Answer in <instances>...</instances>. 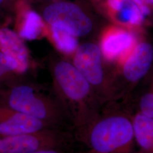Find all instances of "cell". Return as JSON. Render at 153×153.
I'll list each match as a JSON object with an SVG mask.
<instances>
[{
    "instance_id": "cell-1",
    "label": "cell",
    "mask_w": 153,
    "mask_h": 153,
    "mask_svg": "<svg viewBox=\"0 0 153 153\" xmlns=\"http://www.w3.org/2000/svg\"><path fill=\"white\" fill-rule=\"evenodd\" d=\"M74 135L98 153H131L135 144L132 119L120 114H98Z\"/></svg>"
},
{
    "instance_id": "cell-2",
    "label": "cell",
    "mask_w": 153,
    "mask_h": 153,
    "mask_svg": "<svg viewBox=\"0 0 153 153\" xmlns=\"http://www.w3.org/2000/svg\"><path fill=\"white\" fill-rule=\"evenodd\" d=\"M0 103L56 129H73L59 102L39 93L30 85H16L0 90Z\"/></svg>"
},
{
    "instance_id": "cell-3",
    "label": "cell",
    "mask_w": 153,
    "mask_h": 153,
    "mask_svg": "<svg viewBox=\"0 0 153 153\" xmlns=\"http://www.w3.org/2000/svg\"><path fill=\"white\" fill-rule=\"evenodd\" d=\"M75 137L71 131L47 128L22 134L0 136V153H26L46 149L66 150Z\"/></svg>"
},
{
    "instance_id": "cell-4",
    "label": "cell",
    "mask_w": 153,
    "mask_h": 153,
    "mask_svg": "<svg viewBox=\"0 0 153 153\" xmlns=\"http://www.w3.org/2000/svg\"><path fill=\"white\" fill-rule=\"evenodd\" d=\"M44 19L51 26H61L76 37L84 36L93 28L90 19L75 4L57 2L48 6L43 11Z\"/></svg>"
},
{
    "instance_id": "cell-5",
    "label": "cell",
    "mask_w": 153,
    "mask_h": 153,
    "mask_svg": "<svg viewBox=\"0 0 153 153\" xmlns=\"http://www.w3.org/2000/svg\"><path fill=\"white\" fill-rule=\"evenodd\" d=\"M47 128H54L0 103V136L33 133Z\"/></svg>"
},
{
    "instance_id": "cell-6",
    "label": "cell",
    "mask_w": 153,
    "mask_h": 153,
    "mask_svg": "<svg viewBox=\"0 0 153 153\" xmlns=\"http://www.w3.org/2000/svg\"><path fill=\"white\" fill-rule=\"evenodd\" d=\"M74 65L91 86H99L103 82L101 52L93 43L82 44L76 49Z\"/></svg>"
},
{
    "instance_id": "cell-7",
    "label": "cell",
    "mask_w": 153,
    "mask_h": 153,
    "mask_svg": "<svg viewBox=\"0 0 153 153\" xmlns=\"http://www.w3.org/2000/svg\"><path fill=\"white\" fill-rule=\"evenodd\" d=\"M153 60V48L148 43L138 44L124 66V75L131 82L141 79L148 73Z\"/></svg>"
},
{
    "instance_id": "cell-8",
    "label": "cell",
    "mask_w": 153,
    "mask_h": 153,
    "mask_svg": "<svg viewBox=\"0 0 153 153\" xmlns=\"http://www.w3.org/2000/svg\"><path fill=\"white\" fill-rule=\"evenodd\" d=\"M0 51L16 61L18 73H22L27 69L28 59L26 48L19 35L9 28H0Z\"/></svg>"
},
{
    "instance_id": "cell-9",
    "label": "cell",
    "mask_w": 153,
    "mask_h": 153,
    "mask_svg": "<svg viewBox=\"0 0 153 153\" xmlns=\"http://www.w3.org/2000/svg\"><path fill=\"white\" fill-rule=\"evenodd\" d=\"M135 39L130 33L121 29L112 30L107 33L102 42V51L104 57L113 60L131 51Z\"/></svg>"
},
{
    "instance_id": "cell-10",
    "label": "cell",
    "mask_w": 153,
    "mask_h": 153,
    "mask_svg": "<svg viewBox=\"0 0 153 153\" xmlns=\"http://www.w3.org/2000/svg\"><path fill=\"white\" fill-rule=\"evenodd\" d=\"M131 119L135 143L142 153H153V119L138 112Z\"/></svg>"
},
{
    "instance_id": "cell-11",
    "label": "cell",
    "mask_w": 153,
    "mask_h": 153,
    "mask_svg": "<svg viewBox=\"0 0 153 153\" xmlns=\"http://www.w3.org/2000/svg\"><path fill=\"white\" fill-rule=\"evenodd\" d=\"M43 25L42 19L38 13L33 11H28L25 15L19 35L21 38L28 40H34L42 33Z\"/></svg>"
},
{
    "instance_id": "cell-12",
    "label": "cell",
    "mask_w": 153,
    "mask_h": 153,
    "mask_svg": "<svg viewBox=\"0 0 153 153\" xmlns=\"http://www.w3.org/2000/svg\"><path fill=\"white\" fill-rule=\"evenodd\" d=\"M51 29L53 38L58 49L66 53H71L76 50L78 47L76 36L58 25L51 26Z\"/></svg>"
},
{
    "instance_id": "cell-13",
    "label": "cell",
    "mask_w": 153,
    "mask_h": 153,
    "mask_svg": "<svg viewBox=\"0 0 153 153\" xmlns=\"http://www.w3.org/2000/svg\"><path fill=\"white\" fill-rule=\"evenodd\" d=\"M117 13V18L120 22L132 25H140L144 16L139 7L131 0H127L126 4Z\"/></svg>"
},
{
    "instance_id": "cell-14",
    "label": "cell",
    "mask_w": 153,
    "mask_h": 153,
    "mask_svg": "<svg viewBox=\"0 0 153 153\" xmlns=\"http://www.w3.org/2000/svg\"><path fill=\"white\" fill-rule=\"evenodd\" d=\"M139 112L153 119V91L145 94L141 97Z\"/></svg>"
},
{
    "instance_id": "cell-15",
    "label": "cell",
    "mask_w": 153,
    "mask_h": 153,
    "mask_svg": "<svg viewBox=\"0 0 153 153\" xmlns=\"http://www.w3.org/2000/svg\"><path fill=\"white\" fill-rule=\"evenodd\" d=\"M0 66L7 72H17L18 64L14 59L0 51Z\"/></svg>"
},
{
    "instance_id": "cell-16",
    "label": "cell",
    "mask_w": 153,
    "mask_h": 153,
    "mask_svg": "<svg viewBox=\"0 0 153 153\" xmlns=\"http://www.w3.org/2000/svg\"><path fill=\"white\" fill-rule=\"evenodd\" d=\"M127 0H108V4L114 11L118 12L124 5Z\"/></svg>"
},
{
    "instance_id": "cell-17",
    "label": "cell",
    "mask_w": 153,
    "mask_h": 153,
    "mask_svg": "<svg viewBox=\"0 0 153 153\" xmlns=\"http://www.w3.org/2000/svg\"><path fill=\"white\" fill-rule=\"evenodd\" d=\"M26 153H67L66 150L60 149H46Z\"/></svg>"
},
{
    "instance_id": "cell-18",
    "label": "cell",
    "mask_w": 153,
    "mask_h": 153,
    "mask_svg": "<svg viewBox=\"0 0 153 153\" xmlns=\"http://www.w3.org/2000/svg\"><path fill=\"white\" fill-rule=\"evenodd\" d=\"M133 2H134L136 5H137L139 8L140 9L141 7H142V6L145 5V4L143 3L144 0H131Z\"/></svg>"
},
{
    "instance_id": "cell-19",
    "label": "cell",
    "mask_w": 153,
    "mask_h": 153,
    "mask_svg": "<svg viewBox=\"0 0 153 153\" xmlns=\"http://www.w3.org/2000/svg\"><path fill=\"white\" fill-rule=\"evenodd\" d=\"M7 73H8L7 71H6L4 69H3L1 66H0V78L4 76Z\"/></svg>"
},
{
    "instance_id": "cell-20",
    "label": "cell",
    "mask_w": 153,
    "mask_h": 153,
    "mask_svg": "<svg viewBox=\"0 0 153 153\" xmlns=\"http://www.w3.org/2000/svg\"><path fill=\"white\" fill-rule=\"evenodd\" d=\"M97 153V152H94V151H93V150H89L88 151H87V152H78V153Z\"/></svg>"
},
{
    "instance_id": "cell-21",
    "label": "cell",
    "mask_w": 153,
    "mask_h": 153,
    "mask_svg": "<svg viewBox=\"0 0 153 153\" xmlns=\"http://www.w3.org/2000/svg\"><path fill=\"white\" fill-rule=\"evenodd\" d=\"M145 1H146L148 4H153V0H144Z\"/></svg>"
},
{
    "instance_id": "cell-22",
    "label": "cell",
    "mask_w": 153,
    "mask_h": 153,
    "mask_svg": "<svg viewBox=\"0 0 153 153\" xmlns=\"http://www.w3.org/2000/svg\"><path fill=\"white\" fill-rule=\"evenodd\" d=\"M4 1H5V0H0V6H1L3 4Z\"/></svg>"
}]
</instances>
